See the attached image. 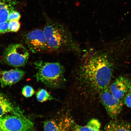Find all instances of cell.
Wrapping results in <instances>:
<instances>
[{
    "mask_svg": "<svg viewBox=\"0 0 131 131\" xmlns=\"http://www.w3.org/2000/svg\"><path fill=\"white\" fill-rule=\"evenodd\" d=\"M9 22H7L0 24V34H4L8 32Z\"/></svg>",
    "mask_w": 131,
    "mask_h": 131,
    "instance_id": "cell-20",
    "label": "cell"
},
{
    "mask_svg": "<svg viewBox=\"0 0 131 131\" xmlns=\"http://www.w3.org/2000/svg\"><path fill=\"white\" fill-rule=\"evenodd\" d=\"M25 41L32 53L50 52L43 30L37 29L30 31L25 35Z\"/></svg>",
    "mask_w": 131,
    "mask_h": 131,
    "instance_id": "cell-6",
    "label": "cell"
},
{
    "mask_svg": "<svg viewBox=\"0 0 131 131\" xmlns=\"http://www.w3.org/2000/svg\"><path fill=\"white\" fill-rule=\"evenodd\" d=\"M131 80L121 76L116 79L109 86L111 92L117 99L123 102L130 86Z\"/></svg>",
    "mask_w": 131,
    "mask_h": 131,
    "instance_id": "cell-8",
    "label": "cell"
},
{
    "mask_svg": "<svg viewBox=\"0 0 131 131\" xmlns=\"http://www.w3.org/2000/svg\"><path fill=\"white\" fill-rule=\"evenodd\" d=\"M9 114L25 116L22 111L15 107L7 98L0 92V117Z\"/></svg>",
    "mask_w": 131,
    "mask_h": 131,
    "instance_id": "cell-11",
    "label": "cell"
},
{
    "mask_svg": "<svg viewBox=\"0 0 131 131\" xmlns=\"http://www.w3.org/2000/svg\"><path fill=\"white\" fill-rule=\"evenodd\" d=\"M37 72L35 77L37 81L49 88H58L65 81L64 69L59 62H35Z\"/></svg>",
    "mask_w": 131,
    "mask_h": 131,
    "instance_id": "cell-3",
    "label": "cell"
},
{
    "mask_svg": "<svg viewBox=\"0 0 131 131\" xmlns=\"http://www.w3.org/2000/svg\"><path fill=\"white\" fill-rule=\"evenodd\" d=\"M113 71L112 64L107 55L98 53L85 57L75 73L80 84L100 91L109 86Z\"/></svg>",
    "mask_w": 131,
    "mask_h": 131,
    "instance_id": "cell-1",
    "label": "cell"
},
{
    "mask_svg": "<svg viewBox=\"0 0 131 131\" xmlns=\"http://www.w3.org/2000/svg\"><path fill=\"white\" fill-rule=\"evenodd\" d=\"M123 102L128 107L131 108V82L128 91L124 98Z\"/></svg>",
    "mask_w": 131,
    "mask_h": 131,
    "instance_id": "cell-18",
    "label": "cell"
},
{
    "mask_svg": "<svg viewBox=\"0 0 131 131\" xmlns=\"http://www.w3.org/2000/svg\"><path fill=\"white\" fill-rule=\"evenodd\" d=\"M28 50L22 44H11L5 49L3 55V62L14 67L24 66L28 60Z\"/></svg>",
    "mask_w": 131,
    "mask_h": 131,
    "instance_id": "cell-4",
    "label": "cell"
},
{
    "mask_svg": "<svg viewBox=\"0 0 131 131\" xmlns=\"http://www.w3.org/2000/svg\"><path fill=\"white\" fill-rule=\"evenodd\" d=\"M100 122L98 119H93L88 122L86 125L81 126L74 124L70 131H103L101 129Z\"/></svg>",
    "mask_w": 131,
    "mask_h": 131,
    "instance_id": "cell-12",
    "label": "cell"
},
{
    "mask_svg": "<svg viewBox=\"0 0 131 131\" xmlns=\"http://www.w3.org/2000/svg\"><path fill=\"white\" fill-rule=\"evenodd\" d=\"M20 24L19 21L13 20L10 21L8 26V32H16L20 29Z\"/></svg>",
    "mask_w": 131,
    "mask_h": 131,
    "instance_id": "cell-16",
    "label": "cell"
},
{
    "mask_svg": "<svg viewBox=\"0 0 131 131\" xmlns=\"http://www.w3.org/2000/svg\"><path fill=\"white\" fill-rule=\"evenodd\" d=\"M74 123L72 119L68 117L58 121L50 119L44 122V130L45 131H70Z\"/></svg>",
    "mask_w": 131,
    "mask_h": 131,
    "instance_id": "cell-10",
    "label": "cell"
},
{
    "mask_svg": "<svg viewBox=\"0 0 131 131\" xmlns=\"http://www.w3.org/2000/svg\"><path fill=\"white\" fill-rule=\"evenodd\" d=\"M34 124L24 116L6 115L0 117V131H33Z\"/></svg>",
    "mask_w": 131,
    "mask_h": 131,
    "instance_id": "cell-5",
    "label": "cell"
},
{
    "mask_svg": "<svg viewBox=\"0 0 131 131\" xmlns=\"http://www.w3.org/2000/svg\"><path fill=\"white\" fill-rule=\"evenodd\" d=\"M20 18V14L17 11L14 10L11 12L10 14L9 17V21L13 20L19 21Z\"/></svg>",
    "mask_w": 131,
    "mask_h": 131,
    "instance_id": "cell-19",
    "label": "cell"
},
{
    "mask_svg": "<svg viewBox=\"0 0 131 131\" xmlns=\"http://www.w3.org/2000/svg\"><path fill=\"white\" fill-rule=\"evenodd\" d=\"M35 91L32 86L27 85L24 87L22 90V94L24 97L28 98L34 94Z\"/></svg>",
    "mask_w": 131,
    "mask_h": 131,
    "instance_id": "cell-17",
    "label": "cell"
},
{
    "mask_svg": "<svg viewBox=\"0 0 131 131\" xmlns=\"http://www.w3.org/2000/svg\"><path fill=\"white\" fill-rule=\"evenodd\" d=\"M44 12L46 23L43 31L50 52L70 50L79 52V46L64 25L50 18Z\"/></svg>",
    "mask_w": 131,
    "mask_h": 131,
    "instance_id": "cell-2",
    "label": "cell"
},
{
    "mask_svg": "<svg viewBox=\"0 0 131 131\" xmlns=\"http://www.w3.org/2000/svg\"><path fill=\"white\" fill-rule=\"evenodd\" d=\"M104 131H131L129 123L121 121H114L107 124Z\"/></svg>",
    "mask_w": 131,
    "mask_h": 131,
    "instance_id": "cell-13",
    "label": "cell"
},
{
    "mask_svg": "<svg viewBox=\"0 0 131 131\" xmlns=\"http://www.w3.org/2000/svg\"><path fill=\"white\" fill-rule=\"evenodd\" d=\"M36 97L37 101L41 102L56 100L55 98L49 94L48 92L45 89H42L39 91L37 93Z\"/></svg>",
    "mask_w": 131,
    "mask_h": 131,
    "instance_id": "cell-15",
    "label": "cell"
},
{
    "mask_svg": "<svg viewBox=\"0 0 131 131\" xmlns=\"http://www.w3.org/2000/svg\"><path fill=\"white\" fill-rule=\"evenodd\" d=\"M101 100L110 117L114 119L120 114L123 108V102L112 94L109 86L100 91Z\"/></svg>",
    "mask_w": 131,
    "mask_h": 131,
    "instance_id": "cell-7",
    "label": "cell"
},
{
    "mask_svg": "<svg viewBox=\"0 0 131 131\" xmlns=\"http://www.w3.org/2000/svg\"><path fill=\"white\" fill-rule=\"evenodd\" d=\"M14 10L13 8L4 1H0V24L9 22L10 14Z\"/></svg>",
    "mask_w": 131,
    "mask_h": 131,
    "instance_id": "cell-14",
    "label": "cell"
},
{
    "mask_svg": "<svg viewBox=\"0 0 131 131\" xmlns=\"http://www.w3.org/2000/svg\"><path fill=\"white\" fill-rule=\"evenodd\" d=\"M25 73L23 70L16 69L7 71L0 70V83L2 87L12 85L23 78Z\"/></svg>",
    "mask_w": 131,
    "mask_h": 131,
    "instance_id": "cell-9",
    "label": "cell"
}]
</instances>
